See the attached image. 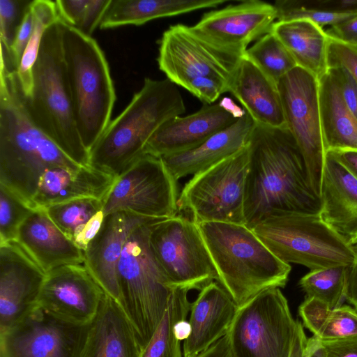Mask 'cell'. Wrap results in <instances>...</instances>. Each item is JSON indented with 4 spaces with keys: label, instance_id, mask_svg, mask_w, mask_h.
Listing matches in <instances>:
<instances>
[{
    "label": "cell",
    "instance_id": "obj_21",
    "mask_svg": "<svg viewBox=\"0 0 357 357\" xmlns=\"http://www.w3.org/2000/svg\"><path fill=\"white\" fill-rule=\"evenodd\" d=\"M238 306L225 288L212 282L200 290L191 303L190 334L183 341V357H192L206 350L225 335Z\"/></svg>",
    "mask_w": 357,
    "mask_h": 357
},
{
    "label": "cell",
    "instance_id": "obj_15",
    "mask_svg": "<svg viewBox=\"0 0 357 357\" xmlns=\"http://www.w3.org/2000/svg\"><path fill=\"white\" fill-rule=\"evenodd\" d=\"M90 324L67 322L37 305L0 331V357H80Z\"/></svg>",
    "mask_w": 357,
    "mask_h": 357
},
{
    "label": "cell",
    "instance_id": "obj_54",
    "mask_svg": "<svg viewBox=\"0 0 357 357\" xmlns=\"http://www.w3.org/2000/svg\"><path fill=\"white\" fill-rule=\"evenodd\" d=\"M190 324L186 319L179 321L176 326V331L181 341H184L190 334Z\"/></svg>",
    "mask_w": 357,
    "mask_h": 357
},
{
    "label": "cell",
    "instance_id": "obj_20",
    "mask_svg": "<svg viewBox=\"0 0 357 357\" xmlns=\"http://www.w3.org/2000/svg\"><path fill=\"white\" fill-rule=\"evenodd\" d=\"M155 219L159 218L123 211L107 214L99 232L84 251V265L105 294L119 304L121 296L117 268L124 245L134 229Z\"/></svg>",
    "mask_w": 357,
    "mask_h": 357
},
{
    "label": "cell",
    "instance_id": "obj_23",
    "mask_svg": "<svg viewBox=\"0 0 357 357\" xmlns=\"http://www.w3.org/2000/svg\"><path fill=\"white\" fill-rule=\"evenodd\" d=\"M115 179L114 175L90 165L52 167L40 177L31 206L33 209L45 208L84 198L102 201Z\"/></svg>",
    "mask_w": 357,
    "mask_h": 357
},
{
    "label": "cell",
    "instance_id": "obj_33",
    "mask_svg": "<svg viewBox=\"0 0 357 357\" xmlns=\"http://www.w3.org/2000/svg\"><path fill=\"white\" fill-rule=\"evenodd\" d=\"M244 55L277 85L282 77L297 67L290 52L271 31L255 41Z\"/></svg>",
    "mask_w": 357,
    "mask_h": 357
},
{
    "label": "cell",
    "instance_id": "obj_36",
    "mask_svg": "<svg viewBox=\"0 0 357 357\" xmlns=\"http://www.w3.org/2000/svg\"><path fill=\"white\" fill-rule=\"evenodd\" d=\"M33 210L0 184V245L16 241L20 225Z\"/></svg>",
    "mask_w": 357,
    "mask_h": 357
},
{
    "label": "cell",
    "instance_id": "obj_16",
    "mask_svg": "<svg viewBox=\"0 0 357 357\" xmlns=\"http://www.w3.org/2000/svg\"><path fill=\"white\" fill-rule=\"evenodd\" d=\"M277 21L273 4L248 0L205 13L191 31L213 47L243 57L248 45L269 33Z\"/></svg>",
    "mask_w": 357,
    "mask_h": 357
},
{
    "label": "cell",
    "instance_id": "obj_26",
    "mask_svg": "<svg viewBox=\"0 0 357 357\" xmlns=\"http://www.w3.org/2000/svg\"><path fill=\"white\" fill-rule=\"evenodd\" d=\"M135 329L119 303L105 294L80 357H140Z\"/></svg>",
    "mask_w": 357,
    "mask_h": 357
},
{
    "label": "cell",
    "instance_id": "obj_18",
    "mask_svg": "<svg viewBox=\"0 0 357 357\" xmlns=\"http://www.w3.org/2000/svg\"><path fill=\"white\" fill-rule=\"evenodd\" d=\"M245 113L228 98L205 104L193 114L165 122L149 139L144 153L162 157L192 149L234 124Z\"/></svg>",
    "mask_w": 357,
    "mask_h": 357
},
{
    "label": "cell",
    "instance_id": "obj_50",
    "mask_svg": "<svg viewBox=\"0 0 357 357\" xmlns=\"http://www.w3.org/2000/svg\"><path fill=\"white\" fill-rule=\"evenodd\" d=\"M192 357H234L228 334L222 337L206 350Z\"/></svg>",
    "mask_w": 357,
    "mask_h": 357
},
{
    "label": "cell",
    "instance_id": "obj_7",
    "mask_svg": "<svg viewBox=\"0 0 357 357\" xmlns=\"http://www.w3.org/2000/svg\"><path fill=\"white\" fill-rule=\"evenodd\" d=\"M155 219L139 225L128 238L117 268L120 305L131 322L142 351L161 321L174 289L161 271L149 244Z\"/></svg>",
    "mask_w": 357,
    "mask_h": 357
},
{
    "label": "cell",
    "instance_id": "obj_30",
    "mask_svg": "<svg viewBox=\"0 0 357 357\" xmlns=\"http://www.w3.org/2000/svg\"><path fill=\"white\" fill-rule=\"evenodd\" d=\"M225 0H111L100 29L142 25L151 20L215 8Z\"/></svg>",
    "mask_w": 357,
    "mask_h": 357
},
{
    "label": "cell",
    "instance_id": "obj_34",
    "mask_svg": "<svg viewBox=\"0 0 357 357\" xmlns=\"http://www.w3.org/2000/svg\"><path fill=\"white\" fill-rule=\"evenodd\" d=\"M350 267L335 266L310 271L299 281L307 297L318 298L331 309L342 305L346 291Z\"/></svg>",
    "mask_w": 357,
    "mask_h": 357
},
{
    "label": "cell",
    "instance_id": "obj_51",
    "mask_svg": "<svg viewBox=\"0 0 357 357\" xmlns=\"http://www.w3.org/2000/svg\"><path fill=\"white\" fill-rule=\"evenodd\" d=\"M354 247L356 255L355 262L349 271L346 299L357 310V244Z\"/></svg>",
    "mask_w": 357,
    "mask_h": 357
},
{
    "label": "cell",
    "instance_id": "obj_3",
    "mask_svg": "<svg viewBox=\"0 0 357 357\" xmlns=\"http://www.w3.org/2000/svg\"><path fill=\"white\" fill-rule=\"evenodd\" d=\"M185 112L177 85L167 78L146 77L89 151V165L118 176L145 154L147 142L160 126Z\"/></svg>",
    "mask_w": 357,
    "mask_h": 357
},
{
    "label": "cell",
    "instance_id": "obj_24",
    "mask_svg": "<svg viewBox=\"0 0 357 357\" xmlns=\"http://www.w3.org/2000/svg\"><path fill=\"white\" fill-rule=\"evenodd\" d=\"M45 273L84 264V252L67 238L45 208L34 209L20 225L15 241Z\"/></svg>",
    "mask_w": 357,
    "mask_h": 357
},
{
    "label": "cell",
    "instance_id": "obj_1",
    "mask_svg": "<svg viewBox=\"0 0 357 357\" xmlns=\"http://www.w3.org/2000/svg\"><path fill=\"white\" fill-rule=\"evenodd\" d=\"M245 225L286 213L319 215L321 198L312 188L302 153L287 128L255 123L248 143Z\"/></svg>",
    "mask_w": 357,
    "mask_h": 357
},
{
    "label": "cell",
    "instance_id": "obj_19",
    "mask_svg": "<svg viewBox=\"0 0 357 357\" xmlns=\"http://www.w3.org/2000/svg\"><path fill=\"white\" fill-rule=\"evenodd\" d=\"M45 276L17 242L0 245V331L37 305Z\"/></svg>",
    "mask_w": 357,
    "mask_h": 357
},
{
    "label": "cell",
    "instance_id": "obj_6",
    "mask_svg": "<svg viewBox=\"0 0 357 357\" xmlns=\"http://www.w3.org/2000/svg\"><path fill=\"white\" fill-rule=\"evenodd\" d=\"M60 22L45 31L33 69L31 95L22 96L35 123L73 161L89 166V153L81 140L73 112Z\"/></svg>",
    "mask_w": 357,
    "mask_h": 357
},
{
    "label": "cell",
    "instance_id": "obj_41",
    "mask_svg": "<svg viewBox=\"0 0 357 357\" xmlns=\"http://www.w3.org/2000/svg\"><path fill=\"white\" fill-rule=\"evenodd\" d=\"M331 310L325 302L314 297H306L299 306L298 313L303 326L316 335Z\"/></svg>",
    "mask_w": 357,
    "mask_h": 357
},
{
    "label": "cell",
    "instance_id": "obj_13",
    "mask_svg": "<svg viewBox=\"0 0 357 357\" xmlns=\"http://www.w3.org/2000/svg\"><path fill=\"white\" fill-rule=\"evenodd\" d=\"M178 199L177 181L161 157L145 153L116 177L102 200V212L169 218L178 215Z\"/></svg>",
    "mask_w": 357,
    "mask_h": 357
},
{
    "label": "cell",
    "instance_id": "obj_12",
    "mask_svg": "<svg viewBox=\"0 0 357 357\" xmlns=\"http://www.w3.org/2000/svg\"><path fill=\"white\" fill-rule=\"evenodd\" d=\"M149 244L172 289L201 290L218 275L197 224L181 215L155 222Z\"/></svg>",
    "mask_w": 357,
    "mask_h": 357
},
{
    "label": "cell",
    "instance_id": "obj_31",
    "mask_svg": "<svg viewBox=\"0 0 357 357\" xmlns=\"http://www.w3.org/2000/svg\"><path fill=\"white\" fill-rule=\"evenodd\" d=\"M188 291L181 287L173 289L165 314L140 357H183L176 326L190 311Z\"/></svg>",
    "mask_w": 357,
    "mask_h": 357
},
{
    "label": "cell",
    "instance_id": "obj_2",
    "mask_svg": "<svg viewBox=\"0 0 357 357\" xmlns=\"http://www.w3.org/2000/svg\"><path fill=\"white\" fill-rule=\"evenodd\" d=\"M58 166L76 168L81 165L63 153L32 120L16 71L1 64L0 184L31 208L40 177L47 169Z\"/></svg>",
    "mask_w": 357,
    "mask_h": 357
},
{
    "label": "cell",
    "instance_id": "obj_44",
    "mask_svg": "<svg viewBox=\"0 0 357 357\" xmlns=\"http://www.w3.org/2000/svg\"><path fill=\"white\" fill-rule=\"evenodd\" d=\"M33 29V17L30 6L18 29L10 50V59L16 71L31 36Z\"/></svg>",
    "mask_w": 357,
    "mask_h": 357
},
{
    "label": "cell",
    "instance_id": "obj_27",
    "mask_svg": "<svg viewBox=\"0 0 357 357\" xmlns=\"http://www.w3.org/2000/svg\"><path fill=\"white\" fill-rule=\"evenodd\" d=\"M229 92L256 124L287 128L278 85L245 55L240 61Z\"/></svg>",
    "mask_w": 357,
    "mask_h": 357
},
{
    "label": "cell",
    "instance_id": "obj_5",
    "mask_svg": "<svg viewBox=\"0 0 357 357\" xmlns=\"http://www.w3.org/2000/svg\"><path fill=\"white\" fill-rule=\"evenodd\" d=\"M60 27L74 119L89 153L111 121L115 90L108 63L98 43L62 21Z\"/></svg>",
    "mask_w": 357,
    "mask_h": 357
},
{
    "label": "cell",
    "instance_id": "obj_49",
    "mask_svg": "<svg viewBox=\"0 0 357 357\" xmlns=\"http://www.w3.org/2000/svg\"><path fill=\"white\" fill-rule=\"evenodd\" d=\"M105 215L102 211L98 212L85 225L82 230L76 236L74 240L75 244L78 246L83 252L86 249L89 243L96 237L99 232Z\"/></svg>",
    "mask_w": 357,
    "mask_h": 357
},
{
    "label": "cell",
    "instance_id": "obj_48",
    "mask_svg": "<svg viewBox=\"0 0 357 357\" xmlns=\"http://www.w3.org/2000/svg\"><path fill=\"white\" fill-rule=\"evenodd\" d=\"M321 342L326 357H357V336Z\"/></svg>",
    "mask_w": 357,
    "mask_h": 357
},
{
    "label": "cell",
    "instance_id": "obj_38",
    "mask_svg": "<svg viewBox=\"0 0 357 357\" xmlns=\"http://www.w3.org/2000/svg\"><path fill=\"white\" fill-rule=\"evenodd\" d=\"M32 1L30 0H0L1 47L8 54L10 58L11 47L18 29Z\"/></svg>",
    "mask_w": 357,
    "mask_h": 357
},
{
    "label": "cell",
    "instance_id": "obj_52",
    "mask_svg": "<svg viewBox=\"0 0 357 357\" xmlns=\"http://www.w3.org/2000/svg\"><path fill=\"white\" fill-rule=\"evenodd\" d=\"M331 152L357 179V150H341Z\"/></svg>",
    "mask_w": 357,
    "mask_h": 357
},
{
    "label": "cell",
    "instance_id": "obj_11",
    "mask_svg": "<svg viewBox=\"0 0 357 357\" xmlns=\"http://www.w3.org/2000/svg\"><path fill=\"white\" fill-rule=\"evenodd\" d=\"M248 144L234 155L197 174L185 184L178 211L196 224L222 222L245 225L244 198L249 169Z\"/></svg>",
    "mask_w": 357,
    "mask_h": 357
},
{
    "label": "cell",
    "instance_id": "obj_25",
    "mask_svg": "<svg viewBox=\"0 0 357 357\" xmlns=\"http://www.w3.org/2000/svg\"><path fill=\"white\" fill-rule=\"evenodd\" d=\"M255 126V123L245 112L234 124L212 135L199 146L161 158L176 181L189 174L194 176L245 147Z\"/></svg>",
    "mask_w": 357,
    "mask_h": 357
},
{
    "label": "cell",
    "instance_id": "obj_40",
    "mask_svg": "<svg viewBox=\"0 0 357 357\" xmlns=\"http://www.w3.org/2000/svg\"><path fill=\"white\" fill-rule=\"evenodd\" d=\"M337 66L348 69L357 81V47L329 37L328 67Z\"/></svg>",
    "mask_w": 357,
    "mask_h": 357
},
{
    "label": "cell",
    "instance_id": "obj_37",
    "mask_svg": "<svg viewBox=\"0 0 357 357\" xmlns=\"http://www.w3.org/2000/svg\"><path fill=\"white\" fill-rule=\"evenodd\" d=\"M315 336L321 340L357 336V310L346 305L331 310Z\"/></svg>",
    "mask_w": 357,
    "mask_h": 357
},
{
    "label": "cell",
    "instance_id": "obj_14",
    "mask_svg": "<svg viewBox=\"0 0 357 357\" xmlns=\"http://www.w3.org/2000/svg\"><path fill=\"white\" fill-rule=\"evenodd\" d=\"M287 129L303 156L312 190L320 197L326 150L321 124L319 80L296 67L278 83Z\"/></svg>",
    "mask_w": 357,
    "mask_h": 357
},
{
    "label": "cell",
    "instance_id": "obj_4",
    "mask_svg": "<svg viewBox=\"0 0 357 357\" xmlns=\"http://www.w3.org/2000/svg\"><path fill=\"white\" fill-rule=\"evenodd\" d=\"M215 268L219 283L240 306L260 292L284 287L291 266L278 259L243 224H197Z\"/></svg>",
    "mask_w": 357,
    "mask_h": 357
},
{
    "label": "cell",
    "instance_id": "obj_45",
    "mask_svg": "<svg viewBox=\"0 0 357 357\" xmlns=\"http://www.w3.org/2000/svg\"><path fill=\"white\" fill-rule=\"evenodd\" d=\"M111 0H89L83 20L77 29L84 34L91 36L100 26Z\"/></svg>",
    "mask_w": 357,
    "mask_h": 357
},
{
    "label": "cell",
    "instance_id": "obj_46",
    "mask_svg": "<svg viewBox=\"0 0 357 357\" xmlns=\"http://www.w3.org/2000/svg\"><path fill=\"white\" fill-rule=\"evenodd\" d=\"M60 18L64 23L78 28L81 24L89 0L55 1Z\"/></svg>",
    "mask_w": 357,
    "mask_h": 357
},
{
    "label": "cell",
    "instance_id": "obj_53",
    "mask_svg": "<svg viewBox=\"0 0 357 357\" xmlns=\"http://www.w3.org/2000/svg\"><path fill=\"white\" fill-rule=\"evenodd\" d=\"M304 357H326L321 340L315 335L307 338Z\"/></svg>",
    "mask_w": 357,
    "mask_h": 357
},
{
    "label": "cell",
    "instance_id": "obj_42",
    "mask_svg": "<svg viewBox=\"0 0 357 357\" xmlns=\"http://www.w3.org/2000/svg\"><path fill=\"white\" fill-rule=\"evenodd\" d=\"M328 69L335 77L342 97L354 116L357 119V81L348 69L342 66Z\"/></svg>",
    "mask_w": 357,
    "mask_h": 357
},
{
    "label": "cell",
    "instance_id": "obj_8",
    "mask_svg": "<svg viewBox=\"0 0 357 357\" xmlns=\"http://www.w3.org/2000/svg\"><path fill=\"white\" fill-rule=\"evenodd\" d=\"M242 57L224 52L196 36L190 26H170L159 40V69L204 104L229 91Z\"/></svg>",
    "mask_w": 357,
    "mask_h": 357
},
{
    "label": "cell",
    "instance_id": "obj_35",
    "mask_svg": "<svg viewBox=\"0 0 357 357\" xmlns=\"http://www.w3.org/2000/svg\"><path fill=\"white\" fill-rule=\"evenodd\" d=\"M48 216L70 240L74 242L85 225L102 210V201L84 198L45 208Z\"/></svg>",
    "mask_w": 357,
    "mask_h": 357
},
{
    "label": "cell",
    "instance_id": "obj_17",
    "mask_svg": "<svg viewBox=\"0 0 357 357\" xmlns=\"http://www.w3.org/2000/svg\"><path fill=\"white\" fill-rule=\"evenodd\" d=\"M105 292L84 264H70L46 273L37 305L50 314L77 325L90 324Z\"/></svg>",
    "mask_w": 357,
    "mask_h": 357
},
{
    "label": "cell",
    "instance_id": "obj_22",
    "mask_svg": "<svg viewBox=\"0 0 357 357\" xmlns=\"http://www.w3.org/2000/svg\"><path fill=\"white\" fill-rule=\"evenodd\" d=\"M320 217L349 244H357V179L331 151L326 153Z\"/></svg>",
    "mask_w": 357,
    "mask_h": 357
},
{
    "label": "cell",
    "instance_id": "obj_39",
    "mask_svg": "<svg viewBox=\"0 0 357 357\" xmlns=\"http://www.w3.org/2000/svg\"><path fill=\"white\" fill-rule=\"evenodd\" d=\"M277 11V21L308 20L323 28L333 26L350 19L357 13H334L307 9L294 6L289 0H278L273 4Z\"/></svg>",
    "mask_w": 357,
    "mask_h": 357
},
{
    "label": "cell",
    "instance_id": "obj_47",
    "mask_svg": "<svg viewBox=\"0 0 357 357\" xmlns=\"http://www.w3.org/2000/svg\"><path fill=\"white\" fill-rule=\"evenodd\" d=\"M328 37L350 45L357 46V15L342 22L331 26L326 31Z\"/></svg>",
    "mask_w": 357,
    "mask_h": 357
},
{
    "label": "cell",
    "instance_id": "obj_43",
    "mask_svg": "<svg viewBox=\"0 0 357 357\" xmlns=\"http://www.w3.org/2000/svg\"><path fill=\"white\" fill-rule=\"evenodd\" d=\"M295 6L334 13H357V0H289Z\"/></svg>",
    "mask_w": 357,
    "mask_h": 357
},
{
    "label": "cell",
    "instance_id": "obj_32",
    "mask_svg": "<svg viewBox=\"0 0 357 357\" xmlns=\"http://www.w3.org/2000/svg\"><path fill=\"white\" fill-rule=\"evenodd\" d=\"M33 17L31 36L16 71V77L24 97L31 95L33 69L39 53L43 35L53 24L61 21L55 1L33 0L31 4Z\"/></svg>",
    "mask_w": 357,
    "mask_h": 357
},
{
    "label": "cell",
    "instance_id": "obj_10",
    "mask_svg": "<svg viewBox=\"0 0 357 357\" xmlns=\"http://www.w3.org/2000/svg\"><path fill=\"white\" fill-rule=\"evenodd\" d=\"M281 261L310 269L347 266L355 262L354 247L319 215L286 213L269 217L252 229Z\"/></svg>",
    "mask_w": 357,
    "mask_h": 357
},
{
    "label": "cell",
    "instance_id": "obj_29",
    "mask_svg": "<svg viewBox=\"0 0 357 357\" xmlns=\"http://www.w3.org/2000/svg\"><path fill=\"white\" fill-rule=\"evenodd\" d=\"M285 46L297 66L308 71L319 80L328 70L329 37L308 20L276 21L271 30Z\"/></svg>",
    "mask_w": 357,
    "mask_h": 357
},
{
    "label": "cell",
    "instance_id": "obj_28",
    "mask_svg": "<svg viewBox=\"0 0 357 357\" xmlns=\"http://www.w3.org/2000/svg\"><path fill=\"white\" fill-rule=\"evenodd\" d=\"M319 102L326 152L357 150V119L328 68L319 79Z\"/></svg>",
    "mask_w": 357,
    "mask_h": 357
},
{
    "label": "cell",
    "instance_id": "obj_9",
    "mask_svg": "<svg viewBox=\"0 0 357 357\" xmlns=\"http://www.w3.org/2000/svg\"><path fill=\"white\" fill-rule=\"evenodd\" d=\"M227 334L234 357H304L307 342L280 288L238 306Z\"/></svg>",
    "mask_w": 357,
    "mask_h": 357
}]
</instances>
